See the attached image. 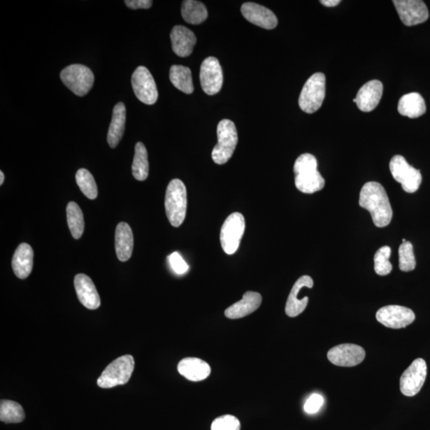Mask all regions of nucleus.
<instances>
[{
    "label": "nucleus",
    "mask_w": 430,
    "mask_h": 430,
    "mask_svg": "<svg viewBox=\"0 0 430 430\" xmlns=\"http://www.w3.org/2000/svg\"><path fill=\"white\" fill-rule=\"evenodd\" d=\"M4 174L3 171H0V185H3V182H4Z\"/></svg>",
    "instance_id": "ea45409f"
},
{
    "label": "nucleus",
    "mask_w": 430,
    "mask_h": 430,
    "mask_svg": "<svg viewBox=\"0 0 430 430\" xmlns=\"http://www.w3.org/2000/svg\"><path fill=\"white\" fill-rule=\"evenodd\" d=\"M262 296L256 292H246L243 299L229 306L225 311L227 318L237 320L255 313L261 305Z\"/></svg>",
    "instance_id": "412c9836"
},
{
    "label": "nucleus",
    "mask_w": 430,
    "mask_h": 430,
    "mask_svg": "<svg viewBox=\"0 0 430 430\" xmlns=\"http://www.w3.org/2000/svg\"><path fill=\"white\" fill-rule=\"evenodd\" d=\"M392 249L389 246H382L378 249L374 257L375 271L380 276H387L392 271V264L389 261Z\"/></svg>",
    "instance_id": "473e14b6"
},
{
    "label": "nucleus",
    "mask_w": 430,
    "mask_h": 430,
    "mask_svg": "<svg viewBox=\"0 0 430 430\" xmlns=\"http://www.w3.org/2000/svg\"><path fill=\"white\" fill-rule=\"evenodd\" d=\"M170 37L172 50L176 55L186 57L192 54L197 39L190 29L181 25L175 26L172 29Z\"/></svg>",
    "instance_id": "aec40b11"
},
{
    "label": "nucleus",
    "mask_w": 430,
    "mask_h": 430,
    "mask_svg": "<svg viewBox=\"0 0 430 430\" xmlns=\"http://www.w3.org/2000/svg\"><path fill=\"white\" fill-rule=\"evenodd\" d=\"M60 78L63 84L79 96L87 94L94 83V73L87 66L80 64L63 69Z\"/></svg>",
    "instance_id": "0eeeda50"
},
{
    "label": "nucleus",
    "mask_w": 430,
    "mask_h": 430,
    "mask_svg": "<svg viewBox=\"0 0 430 430\" xmlns=\"http://www.w3.org/2000/svg\"><path fill=\"white\" fill-rule=\"evenodd\" d=\"M169 260L171 268L175 273L182 275L188 271L189 266L178 252L172 253L169 257Z\"/></svg>",
    "instance_id": "c9c22d12"
},
{
    "label": "nucleus",
    "mask_w": 430,
    "mask_h": 430,
    "mask_svg": "<svg viewBox=\"0 0 430 430\" xmlns=\"http://www.w3.org/2000/svg\"><path fill=\"white\" fill-rule=\"evenodd\" d=\"M398 110L401 116L409 118L420 117L427 112L425 100L418 93L406 94L399 100Z\"/></svg>",
    "instance_id": "a878e982"
},
{
    "label": "nucleus",
    "mask_w": 430,
    "mask_h": 430,
    "mask_svg": "<svg viewBox=\"0 0 430 430\" xmlns=\"http://www.w3.org/2000/svg\"><path fill=\"white\" fill-rule=\"evenodd\" d=\"M399 269L403 272H410L416 268L414 246L410 242L401 243L399 249Z\"/></svg>",
    "instance_id": "72a5a7b5"
},
{
    "label": "nucleus",
    "mask_w": 430,
    "mask_h": 430,
    "mask_svg": "<svg viewBox=\"0 0 430 430\" xmlns=\"http://www.w3.org/2000/svg\"><path fill=\"white\" fill-rule=\"evenodd\" d=\"M211 430H241V423L236 417L223 415L212 422Z\"/></svg>",
    "instance_id": "f704fd0d"
},
{
    "label": "nucleus",
    "mask_w": 430,
    "mask_h": 430,
    "mask_svg": "<svg viewBox=\"0 0 430 430\" xmlns=\"http://www.w3.org/2000/svg\"><path fill=\"white\" fill-rule=\"evenodd\" d=\"M427 376V365L423 359H417L400 378V391L405 396L413 397L421 391Z\"/></svg>",
    "instance_id": "9b49d317"
},
{
    "label": "nucleus",
    "mask_w": 430,
    "mask_h": 430,
    "mask_svg": "<svg viewBox=\"0 0 430 430\" xmlns=\"http://www.w3.org/2000/svg\"><path fill=\"white\" fill-rule=\"evenodd\" d=\"M393 3L406 26L421 24L429 19L428 8L422 0H394Z\"/></svg>",
    "instance_id": "4468645a"
},
{
    "label": "nucleus",
    "mask_w": 430,
    "mask_h": 430,
    "mask_svg": "<svg viewBox=\"0 0 430 430\" xmlns=\"http://www.w3.org/2000/svg\"><path fill=\"white\" fill-rule=\"evenodd\" d=\"M126 6L131 9H148L153 3L151 0H126Z\"/></svg>",
    "instance_id": "4c0bfd02"
},
{
    "label": "nucleus",
    "mask_w": 430,
    "mask_h": 430,
    "mask_svg": "<svg viewBox=\"0 0 430 430\" xmlns=\"http://www.w3.org/2000/svg\"><path fill=\"white\" fill-rule=\"evenodd\" d=\"M313 280L311 277L302 276L298 279L292 286L290 294L287 300L285 306V313L289 317H296L306 310L308 303V297H303L299 299V294L302 289H312L313 287Z\"/></svg>",
    "instance_id": "f3484780"
},
{
    "label": "nucleus",
    "mask_w": 430,
    "mask_h": 430,
    "mask_svg": "<svg viewBox=\"0 0 430 430\" xmlns=\"http://www.w3.org/2000/svg\"><path fill=\"white\" fill-rule=\"evenodd\" d=\"M324 403V399L322 395L313 394L311 396L307 399L305 406H303V410H305L308 415H314L321 409Z\"/></svg>",
    "instance_id": "e433bc0d"
},
{
    "label": "nucleus",
    "mask_w": 430,
    "mask_h": 430,
    "mask_svg": "<svg viewBox=\"0 0 430 430\" xmlns=\"http://www.w3.org/2000/svg\"><path fill=\"white\" fill-rule=\"evenodd\" d=\"M217 143L212 151V159L220 165L229 162L238 145V136L236 126L231 120L224 119L217 124Z\"/></svg>",
    "instance_id": "20e7f679"
},
{
    "label": "nucleus",
    "mask_w": 430,
    "mask_h": 430,
    "mask_svg": "<svg viewBox=\"0 0 430 430\" xmlns=\"http://www.w3.org/2000/svg\"><path fill=\"white\" fill-rule=\"evenodd\" d=\"M181 13L183 20L188 24L198 25L202 24L208 17L206 6L194 0H185L182 3Z\"/></svg>",
    "instance_id": "bb28decb"
},
{
    "label": "nucleus",
    "mask_w": 430,
    "mask_h": 430,
    "mask_svg": "<svg viewBox=\"0 0 430 430\" xmlns=\"http://www.w3.org/2000/svg\"><path fill=\"white\" fill-rule=\"evenodd\" d=\"M200 83L204 93L215 95L220 93L223 83V74L220 61L208 57L200 68Z\"/></svg>",
    "instance_id": "f8f14e48"
},
{
    "label": "nucleus",
    "mask_w": 430,
    "mask_h": 430,
    "mask_svg": "<svg viewBox=\"0 0 430 430\" xmlns=\"http://www.w3.org/2000/svg\"><path fill=\"white\" fill-rule=\"evenodd\" d=\"M76 182L86 197L95 199L97 197V187L93 175L85 169H79L76 173Z\"/></svg>",
    "instance_id": "2f4dec72"
},
{
    "label": "nucleus",
    "mask_w": 430,
    "mask_h": 430,
    "mask_svg": "<svg viewBox=\"0 0 430 430\" xmlns=\"http://www.w3.org/2000/svg\"><path fill=\"white\" fill-rule=\"evenodd\" d=\"M131 171L136 180L145 181L149 172V163L147 149L143 143H137Z\"/></svg>",
    "instance_id": "c85d7f7f"
},
{
    "label": "nucleus",
    "mask_w": 430,
    "mask_h": 430,
    "mask_svg": "<svg viewBox=\"0 0 430 430\" xmlns=\"http://www.w3.org/2000/svg\"><path fill=\"white\" fill-rule=\"evenodd\" d=\"M115 248L120 261L130 259L134 251V234L128 223L120 222L117 225L115 234Z\"/></svg>",
    "instance_id": "5701e85b"
},
{
    "label": "nucleus",
    "mask_w": 430,
    "mask_h": 430,
    "mask_svg": "<svg viewBox=\"0 0 430 430\" xmlns=\"http://www.w3.org/2000/svg\"><path fill=\"white\" fill-rule=\"evenodd\" d=\"M365 350L357 344L343 343L332 347L328 352V359L332 364L352 368L363 362Z\"/></svg>",
    "instance_id": "2eb2a0df"
},
{
    "label": "nucleus",
    "mask_w": 430,
    "mask_h": 430,
    "mask_svg": "<svg viewBox=\"0 0 430 430\" xmlns=\"http://www.w3.org/2000/svg\"><path fill=\"white\" fill-rule=\"evenodd\" d=\"M376 319L389 329H400L409 326L415 320V314L411 309L400 306L382 307L376 313Z\"/></svg>",
    "instance_id": "ddd939ff"
},
{
    "label": "nucleus",
    "mask_w": 430,
    "mask_h": 430,
    "mask_svg": "<svg viewBox=\"0 0 430 430\" xmlns=\"http://www.w3.org/2000/svg\"><path fill=\"white\" fill-rule=\"evenodd\" d=\"M135 366L134 359L130 354L123 355L108 365L97 380L101 388H113L127 383L133 374Z\"/></svg>",
    "instance_id": "39448f33"
},
{
    "label": "nucleus",
    "mask_w": 430,
    "mask_h": 430,
    "mask_svg": "<svg viewBox=\"0 0 430 430\" xmlns=\"http://www.w3.org/2000/svg\"><path fill=\"white\" fill-rule=\"evenodd\" d=\"M165 210L168 219L174 227H180L187 215V194L185 183L180 180L169 182L165 194Z\"/></svg>",
    "instance_id": "7ed1b4c3"
},
{
    "label": "nucleus",
    "mask_w": 430,
    "mask_h": 430,
    "mask_svg": "<svg viewBox=\"0 0 430 430\" xmlns=\"http://www.w3.org/2000/svg\"><path fill=\"white\" fill-rule=\"evenodd\" d=\"M178 371L187 380L192 382L205 380L210 375V365L199 358L183 359L178 364Z\"/></svg>",
    "instance_id": "4be33fe9"
},
{
    "label": "nucleus",
    "mask_w": 430,
    "mask_h": 430,
    "mask_svg": "<svg viewBox=\"0 0 430 430\" xmlns=\"http://www.w3.org/2000/svg\"><path fill=\"white\" fill-rule=\"evenodd\" d=\"M245 229L244 216L235 212L229 215L221 228L220 242L222 250L228 255L236 253Z\"/></svg>",
    "instance_id": "6e6552de"
},
{
    "label": "nucleus",
    "mask_w": 430,
    "mask_h": 430,
    "mask_svg": "<svg viewBox=\"0 0 430 430\" xmlns=\"http://www.w3.org/2000/svg\"><path fill=\"white\" fill-rule=\"evenodd\" d=\"M125 122V106L124 103L119 102L113 108V117L107 135V141L112 148H116L122 140L124 133Z\"/></svg>",
    "instance_id": "393cba45"
},
{
    "label": "nucleus",
    "mask_w": 430,
    "mask_h": 430,
    "mask_svg": "<svg viewBox=\"0 0 430 430\" xmlns=\"http://www.w3.org/2000/svg\"><path fill=\"white\" fill-rule=\"evenodd\" d=\"M170 80L175 87L182 93L192 94L194 92L192 71L183 66L174 65L171 67Z\"/></svg>",
    "instance_id": "cd10ccee"
},
{
    "label": "nucleus",
    "mask_w": 430,
    "mask_h": 430,
    "mask_svg": "<svg viewBox=\"0 0 430 430\" xmlns=\"http://www.w3.org/2000/svg\"><path fill=\"white\" fill-rule=\"evenodd\" d=\"M34 264V251L30 245L22 243L16 249L11 261L15 276L26 279L31 273Z\"/></svg>",
    "instance_id": "b1692460"
},
{
    "label": "nucleus",
    "mask_w": 430,
    "mask_h": 430,
    "mask_svg": "<svg viewBox=\"0 0 430 430\" xmlns=\"http://www.w3.org/2000/svg\"><path fill=\"white\" fill-rule=\"evenodd\" d=\"M74 287L80 302L91 310L101 306V299L96 287L87 275L80 273L74 278Z\"/></svg>",
    "instance_id": "6ab92c4d"
},
{
    "label": "nucleus",
    "mask_w": 430,
    "mask_h": 430,
    "mask_svg": "<svg viewBox=\"0 0 430 430\" xmlns=\"http://www.w3.org/2000/svg\"><path fill=\"white\" fill-rule=\"evenodd\" d=\"M389 170L395 180L401 183L407 193H415L420 187L422 181L420 170L412 167L403 156H394L389 162Z\"/></svg>",
    "instance_id": "1a4fd4ad"
},
{
    "label": "nucleus",
    "mask_w": 430,
    "mask_h": 430,
    "mask_svg": "<svg viewBox=\"0 0 430 430\" xmlns=\"http://www.w3.org/2000/svg\"><path fill=\"white\" fill-rule=\"evenodd\" d=\"M25 420L24 408L18 403L2 400L0 403V420L5 423H20Z\"/></svg>",
    "instance_id": "7c9ffc66"
},
{
    "label": "nucleus",
    "mask_w": 430,
    "mask_h": 430,
    "mask_svg": "<svg viewBox=\"0 0 430 430\" xmlns=\"http://www.w3.org/2000/svg\"><path fill=\"white\" fill-rule=\"evenodd\" d=\"M66 216L68 226L73 238L79 239L83 236L85 229L84 216L81 208L76 203H69L66 208Z\"/></svg>",
    "instance_id": "c756f323"
},
{
    "label": "nucleus",
    "mask_w": 430,
    "mask_h": 430,
    "mask_svg": "<svg viewBox=\"0 0 430 430\" xmlns=\"http://www.w3.org/2000/svg\"><path fill=\"white\" fill-rule=\"evenodd\" d=\"M131 85L137 99L148 106L157 101L158 90L150 71L145 66H139L131 76Z\"/></svg>",
    "instance_id": "9d476101"
},
{
    "label": "nucleus",
    "mask_w": 430,
    "mask_h": 430,
    "mask_svg": "<svg viewBox=\"0 0 430 430\" xmlns=\"http://www.w3.org/2000/svg\"><path fill=\"white\" fill-rule=\"evenodd\" d=\"M326 78L323 73H315L303 85L299 96V106L306 113L318 111L325 99Z\"/></svg>",
    "instance_id": "423d86ee"
},
{
    "label": "nucleus",
    "mask_w": 430,
    "mask_h": 430,
    "mask_svg": "<svg viewBox=\"0 0 430 430\" xmlns=\"http://www.w3.org/2000/svg\"><path fill=\"white\" fill-rule=\"evenodd\" d=\"M359 206L368 210L374 224L387 227L393 217V210L385 189L378 182L365 183L359 194Z\"/></svg>",
    "instance_id": "f257e3e1"
},
{
    "label": "nucleus",
    "mask_w": 430,
    "mask_h": 430,
    "mask_svg": "<svg viewBox=\"0 0 430 430\" xmlns=\"http://www.w3.org/2000/svg\"><path fill=\"white\" fill-rule=\"evenodd\" d=\"M383 92V85L378 80H372L360 88L355 100L361 111L369 113L380 104Z\"/></svg>",
    "instance_id": "a211bd4d"
},
{
    "label": "nucleus",
    "mask_w": 430,
    "mask_h": 430,
    "mask_svg": "<svg viewBox=\"0 0 430 430\" xmlns=\"http://www.w3.org/2000/svg\"><path fill=\"white\" fill-rule=\"evenodd\" d=\"M242 14L246 20L256 26L272 30L278 26L277 16L272 10L255 3H245L241 8Z\"/></svg>",
    "instance_id": "dca6fc26"
},
{
    "label": "nucleus",
    "mask_w": 430,
    "mask_h": 430,
    "mask_svg": "<svg viewBox=\"0 0 430 430\" xmlns=\"http://www.w3.org/2000/svg\"><path fill=\"white\" fill-rule=\"evenodd\" d=\"M320 2L328 8L336 7L341 3V0H321Z\"/></svg>",
    "instance_id": "58836bf2"
},
{
    "label": "nucleus",
    "mask_w": 430,
    "mask_h": 430,
    "mask_svg": "<svg viewBox=\"0 0 430 430\" xmlns=\"http://www.w3.org/2000/svg\"><path fill=\"white\" fill-rule=\"evenodd\" d=\"M317 168V159L312 154H302L296 159L294 171L298 190L305 194H314L322 190L325 180Z\"/></svg>",
    "instance_id": "f03ea898"
}]
</instances>
